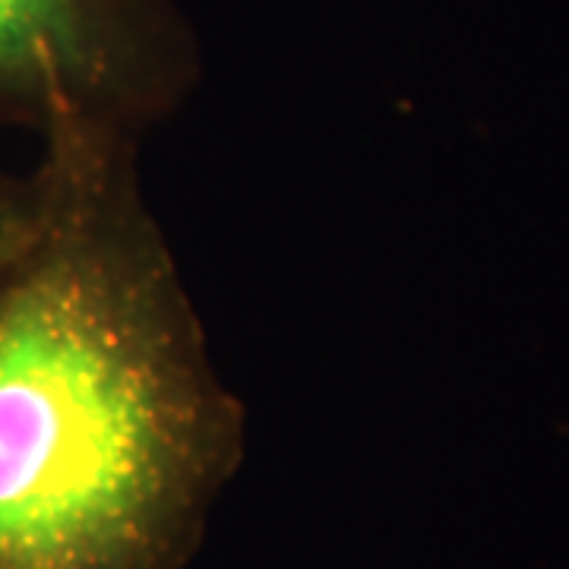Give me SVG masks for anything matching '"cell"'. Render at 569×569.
<instances>
[{
    "label": "cell",
    "mask_w": 569,
    "mask_h": 569,
    "mask_svg": "<svg viewBox=\"0 0 569 569\" xmlns=\"http://www.w3.org/2000/svg\"><path fill=\"white\" fill-rule=\"evenodd\" d=\"M0 263V569H187L247 415L142 193L140 140H41Z\"/></svg>",
    "instance_id": "6da1fadb"
},
{
    "label": "cell",
    "mask_w": 569,
    "mask_h": 569,
    "mask_svg": "<svg viewBox=\"0 0 569 569\" xmlns=\"http://www.w3.org/2000/svg\"><path fill=\"white\" fill-rule=\"evenodd\" d=\"M200 82L174 0H0V123L39 140L108 130L140 140Z\"/></svg>",
    "instance_id": "7a4b0ae2"
},
{
    "label": "cell",
    "mask_w": 569,
    "mask_h": 569,
    "mask_svg": "<svg viewBox=\"0 0 569 569\" xmlns=\"http://www.w3.org/2000/svg\"><path fill=\"white\" fill-rule=\"evenodd\" d=\"M39 216L36 174H13L0 162V263L20 247Z\"/></svg>",
    "instance_id": "3957f363"
}]
</instances>
